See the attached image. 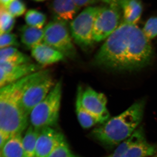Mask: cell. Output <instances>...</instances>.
I'll return each instance as SVG.
<instances>
[{
    "instance_id": "cell-1",
    "label": "cell",
    "mask_w": 157,
    "mask_h": 157,
    "mask_svg": "<svg viewBox=\"0 0 157 157\" xmlns=\"http://www.w3.org/2000/svg\"><path fill=\"white\" fill-rule=\"evenodd\" d=\"M153 50L149 40L136 25L122 22L98 51L95 64L115 71H132L146 67Z\"/></svg>"
},
{
    "instance_id": "cell-2",
    "label": "cell",
    "mask_w": 157,
    "mask_h": 157,
    "mask_svg": "<svg viewBox=\"0 0 157 157\" xmlns=\"http://www.w3.org/2000/svg\"><path fill=\"white\" fill-rule=\"evenodd\" d=\"M0 89V131L10 136L21 134L28 126V115L20 105L24 90L37 72Z\"/></svg>"
},
{
    "instance_id": "cell-3",
    "label": "cell",
    "mask_w": 157,
    "mask_h": 157,
    "mask_svg": "<svg viewBox=\"0 0 157 157\" xmlns=\"http://www.w3.org/2000/svg\"><path fill=\"white\" fill-rule=\"evenodd\" d=\"M145 101H137L119 115L111 118L91 132L96 140L108 147L119 145L135 132L143 118Z\"/></svg>"
},
{
    "instance_id": "cell-4",
    "label": "cell",
    "mask_w": 157,
    "mask_h": 157,
    "mask_svg": "<svg viewBox=\"0 0 157 157\" xmlns=\"http://www.w3.org/2000/svg\"><path fill=\"white\" fill-rule=\"evenodd\" d=\"M63 82L59 80L47 97L30 114L31 125L36 128L55 126L58 124L61 102Z\"/></svg>"
},
{
    "instance_id": "cell-5",
    "label": "cell",
    "mask_w": 157,
    "mask_h": 157,
    "mask_svg": "<svg viewBox=\"0 0 157 157\" xmlns=\"http://www.w3.org/2000/svg\"><path fill=\"white\" fill-rule=\"evenodd\" d=\"M56 83L49 70L38 71L25 87L21 99V106L27 115H29L34 108L45 99Z\"/></svg>"
},
{
    "instance_id": "cell-6",
    "label": "cell",
    "mask_w": 157,
    "mask_h": 157,
    "mask_svg": "<svg viewBox=\"0 0 157 157\" xmlns=\"http://www.w3.org/2000/svg\"><path fill=\"white\" fill-rule=\"evenodd\" d=\"M44 29L43 42L63 54L65 57L75 59L77 52L67 22L54 19Z\"/></svg>"
},
{
    "instance_id": "cell-7",
    "label": "cell",
    "mask_w": 157,
    "mask_h": 157,
    "mask_svg": "<svg viewBox=\"0 0 157 157\" xmlns=\"http://www.w3.org/2000/svg\"><path fill=\"white\" fill-rule=\"evenodd\" d=\"M100 8L89 7L83 10L70 24V34L74 43L82 50L88 51L94 43V24Z\"/></svg>"
},
{
    "instance_id": "cell-8",
    "label": "cell",
    "mask_w": 157,
    "mask_h": 157,
    "mask_svg": "<svg viewBox=\"0 0 157 157\" xmlns=\"http://www.w3.org/2000/svg\"><path fill=\"white\" fill-rule=\"evenodd\" d=\"M120 6L111 4L100 8L94 24V36L95 42L106 39L119 26L121 19Z\"/></svg>"
},
{
    "instance_id": "cell-9",
    "label": "cell",
    "mask_w": 157,
    "mask_h": 157,
    "mask_svg": "<svg viewBox=\"0 0 157 157\" xmlns=\"http://www.w3.org/2000/svg\"><path fill=\"white\" fill-rule=\"evenodd\" d=\"M82 107L103 124L109 119L110 114L107 107V99L102 93L91 87L83 90L81 97Z\"/></svg>"
},
{
    "instance_id": "cell-10",
    "label": "cell",
    "mask_w": 157,
    "mask_h": 157,
    "mask_svg": "<svg viewBox=\"0 0 157 157\" xmlns=\"http://www.w3.org/2000/svg\"><path fill=\"white\" fill-rule=\"evenodd\" d=\"M65 141L64 136L61 132L51 127L43 128L37 140L36 157H48Z\"/></svg>"
},
{
    "instance_id": "cell-11",
    "label": "cell",
    "mask_w": 157,
    "mask_h": 157,
    "mask_svg": "<svg viewBox=\"0 0 157 157\" xmlns=\"http://www.w3.org/2000/svg\"><path fill=\"white\" fill-rule=\"evenodd\" d=\"M41 70L42 66L32 62L11 67H0V87L19 81Z\"/></svg>"
},
{
    "instance_id": "cell-12",
    "label": "cell",
    "mask_w": 157,
    "mask_h": 157,
    "mask_svg": "<svg viewBox=\"0 0 157 157\" xmlns=\"http://www.w3.org/2000/svg\"><path fill=\"white\" fill-rule=\"evenodd\" d=\"M31 54L42 67L56 63L65 58L63 54L43 42L32 48Z\"/></svg>"
},
{
    "instance_id": "cell-13",
    "label": "cell",
    "mask_w": 157,
    "mask_h": 157,
    "mask_svg": "<svg viewBox=\"0 0 157 157\" xmlns=\"http://www.w3.org/2000/svg\"><path fill=\"white\" fill-rule=\"evenodd\" d=\"M79 9L73 0H53L51 6L54 19L66 22L73 20Z\"/></svg>"
},
{
    "instance_id": "cell-14",
    "label": "cell",
    "mask_w": 157,
    "mask_h": 157,
    "mask_svg": "<svg viewBox=\"0 0 157 157\" xmlns=\"http://www.w3.org/2000/svg\"><path fill=\"white\" fill-rule=\"evenodd\" d=\"M31 62L30 57L20 51L16 47H7L0 49V67H11Z\"/></svg>"
},
{
    "instance_id": "cell-15",
    "label": "cell",
    "mask_w": 157,
    "mask_h": 157,
    "mask_svg": "<svg viewBox=\"0 0 157 157\" xmlns=\"http://www.w3.org/2000/svg\"><path fill=\"white\" fill-rule=\"evenodd\" d=\"M21 42L28 49H32L43 42L44 29L23 25L19 29Z\"/></svg>"
},
{
    "instance_id": "cell-16",
    "label": "cell",
    "mask_w": 157,
    "mask_h": 157,
    "mask_svg": "<svg viewBox=\"0 0 157 157\" xmlns=\"http://www.w3.org/2000/svg\"><path fill=\"white\" fill-rule=\"evenodd\" d=\"M123 13V21L136 25L142 14L143 8L139 0H121L120 3Z\"/></svg>"
},
{
    "instance_id": "cell-17",
    "label": "cell",
    "mask_w": 157,
    "mask_h": 157,
    "mask_svg": "<svg viewBox=\"0 0 157 157\" xmlns=\"http://www.w3.org/2000/svg\"><path fill=\"white\" fill-rule=\"evenodd\" d=\"M83 90L81 85L78 86L76 93V111L80 125L83 128L88 129L100 122L97 118L91 114L82 107L81 97Z\"/></svg>"
},
{
    "instance_id": "cell-18",
    "label": "cell",
    "mask_w": 157,
    "mask_h": 157,
    "mask_svg": "<svg viewBox=\"0 0 157 157\" xmlns=\"http://www.w3.org/2000/svg\"><path fill=\"white\" fill-rule=\"evenodd\" d=\"M21 134L11 136L0 150V157H28L23 146Z\"/></svg>"
},
{
    "instance_id": "cell-19",
    "label": "cell",
    "mask_w": 157,
    "mask_h": 157,
    "mask_svg": "<svg viewBox=\"0 0 157 157\" xmlns=\"http://www.w3.org/2000/svg\"><path fill=\"white\" fill-rule=\"evenodd\" d=\"M144 140L145 138L143 129L138 128L128 139L118 145L112 154L107 157H121L130 147Z\"/></svg>"
},
{
    "instance_id": "cell-20",
    "label": "cell",
    "mask_w": 157,
    "mask_h": 157,
    "mask_svg": "<svg viewBox=\"0 0 157 157\" xmlns=\"http://www.w3.org/2000/svg\"><path fill=\"white\" fill-rule=\"evenodd\" d=\"M41 130L30 125L22 138L23 146L28 157H36V146Z\"/></svg>"
},
{
    "instance_id": "cell-21",
    "label": "cell",
    "mask_w": 157,
    "mask_h": 157,
    "mask_svg": "<svg viewBox=\"0 0 157 157\" xmlns=\"http://www.w3.org/2000/svg\"><path fill=\"white\" fill-rule=\"evenodd\" d=\"M156 152L155 147L147 143L145 139L130 147L121 157H147Z\"/></svg>"
},
{
    "instance_id": "cell-22",
    "label": "cell",
    "mask_w": 157,
    "mask_h": 157,
    "mask_svg": "<svg viewBox=\"0 0 157 157\" xmlns=\"http://www.w3.org/2000/svg\"><path fill=\"white\" fill-rule=\"evenodd\" d=\"M46 20L44 13L36 9H30L26 13L25 21L27 25L42 29Z\"/></svg>"
},
{
    "instance_id": "cell-23",
    "label": "cell",
    "mask_w": 157,
    "mask_h": 157,
    "mask_svg": "<svg viewBox=\"0 0 157 157\" xmlns=\"http://www.w3.org/2000/svg\"><path fill=\"white\" fill-rule=\"evenodd\" d=\"M15 21L7 9L1 6L0 9V35L11 33L14 28Z\"/></svg>"
},
{
    "instance_id": "cell-24",
    "label": "cell",
    "mask_w": 157,
    "mask_h": 157,
    "mask_svg": "<svg viewBox=\"0 0 157 157\" xmlns=\"http://www.w3.org/2000/svg\"><path fill=\"white\" fill-rule=\"evenodd\" d=\"M146 38L150 40L157 36V17H151L147 21L142 29Z\"/></svg>"
},
{
    "instance_id": "cell-25",
    "label": "cell",
    "mask_w": 157,
    "mask_h": 157,
    "mask_svg": "<svg viewBox=\"0 0 157 157\" xmlns=\"http://www.w3.org/2000/svg\"><path fill=\"white\" fill-rule=\"evenodd\" d=\"M19 45L17 36L15 34L9 33L0 35V48L17 47Z\"/></svg>"
},
{
    "instance_id": "cell-26",
    "label": "cell",
    "mask_w": 157,
    "mask_h": 157,
    "mask_svg": "<svg viewBox=\"0 0 157 157\" xmlns=\"http://www.w3.org/2000/svg\"><path fill=\"white\" fill-rule=\"evenodd\" d=\"M48 157H82L73 153L67 141L63 142Z\"/></svg>"
},
{
    "instance_id": "cell-27",
    "label": "cell",
    "mask_w": 157,
    "mask_h": 157,
    "mask_svg": "<svg viewBox=\"0 0 157 157\" xmlns=\"http://www.w3.org/2000/svg\"><path fill=\"white\" fill-rule=\"evenodd\" d=\"M6 9L13 17H15L24 14L26 8L25 4L21 0H14Z\"/></svg>"
},
{
    "instance_id": "cell-28",
    "label": "cell",
    "mask_w": 157,
    "mask_h": 157,
    "mask_svg": "<svg viewBox=\"0 0 157 157\" xmlns=\"http://www.w3.org/2000/svg\"><path fill=\"white\" fill-rule=\"evenodd\" d=\"M78 8L86 7L92 5L97 2V0H73Z\"/></svg>"
},
{
    "instance_id": "cell-29",
    "label": "cell",
    "mask_w": 157,
    "mask_h": 157,
    "mask_svg": "<svg viewBox=\"0 0 157 157\" xmlns=\"http://www.w3.org/2000/svg\"><path fill=\"white\" fill-rule=\"evenodd\" d=\"M10 137V135L0 131V150L4 147Z\"/></svg>"
},
{
    "instance_id": "cell-30",
    "label": "cell",
    "mask_w": 157,
    "mask_h": 157,
    "mask_svg": "<svg viewBox=\"0 0 157 157\" xmlns=\"http://www.w3.org/2000/svg\"><path fill=\"white\" fill-rule=\"evenodd\" d=\"M14 0H0L1 2V6H2L7 9L8 6Z\"/></svg>"
},
{
    "instance_id": "cell-31",
    "label": "cell",
    "mask_w": 157,
    "mask_h": 157,
    "mask_svg": "<svg viewBox=\"0 0 157 157\" xmlns=\"http://www.w3.org/2000/svg\"><path fill=\"white\" fill-rule=\"evenodd\" d=\"M104 2L107 3L109 5L111 4H117L120 6V3L121 0H101Z\"/></svg>"
},
{
    "instance_id": "cell-32",
    "label": "cell",
    "mask_w": 157,
    "mask_h": 157,
    "mask_svg": "<svg viewBox=\"0 0 157 157\" xmlns=\"http://www.w3.org/2000/svg\"><path fill=\"white\" fill-rule=\"evenodd\" d=\"M34 1H36V2H42V1H44V0H34Z\"/></svg>"
},
{
    "instance_id": "cell-33",
    "label": "cell",
    "mask_w": 157,
    "mask_h": 157,
    "mask_svg": "<svg viewBox=\"0 0 157 157\" xmlns=\"http://www.w3.org/2000/svg\"><path fill=\"white\" fill-rule=\"evenodd\" d=\"M154 157H157V152L155 153Z\"/></svg>"
}]
</instances>
